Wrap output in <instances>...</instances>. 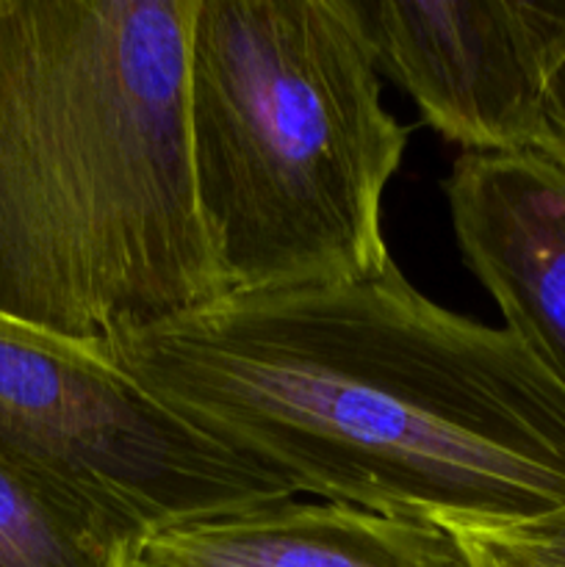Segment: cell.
Listing matches in <instances>:
<instances>
[{
	"mask_svg": "<svg viewBox=\"0 0 565 567\" xmlns=\"http://www.w3.org/2000/svg\"><path fill=\"white\" fill-rule=\"evenodd\" d=\"M109 352L297 493L438 526L565 509L563 382L507 327L421 297L393 258L222 297Z\"/></svg>",
	"mask_w": 565,
	"mask_h": 567,
	"instance_id": "obj_1",
	"label": "cell"
},
{
	"mask_svg": "<svg viewBox=\"0 0 565 567\" xmlns=\"http://www.w3.org/2000/svg\"><path fill=\"white\" fill-rule=\"evenodd\" d=\"M194 0H0V313L111 343L225 297L194 197Z\"/></svg>",
	"mask_w": 565,
	"mask_h": 567,
	"instance_id": "obj_2",
	"label": "cell"
},
{
	"mask_svg": "<svg viewBox=\"0 0 565 567\" xmlns=\"http://www.w3.org/2000/svg\"><path fill=\"white\" fill-rule=\"evenodd\" d=\"M186 131L225 297L391 258L380 205L410 127L382 109L352 0H194Z\"/></svg>",
	"mask_w": 565,
	"mask_h": 567,
	"instance_id": "obj_3",
	"label": "cell"
},
{
	"mask_svg": "<svg viewBox=\"0 0 565 567\" xmlns=\"http://www.w3.org/2000/svg\"><path fill=\"white\" fill-rule=\"evenodd\" d=\"M0 454L147 537L297 493L166 408L116 363L109 343L75 341L6 313Z\"/></svg>",
	"mask_w": 565,
	"mask_h": 567,
	"instance_id": "obj_4",
	"label": "cell"
},
{
	"mask_svg": "<svg viewBox=\"0 0 565 567\" xmlns=\"http://www.w3.org/2000/svg\"><path fill=\"white\" fill-rule=\"evenodd\" d=\"M380 78L465 153L532 150L565 0H352Z\"/></svg>",
	"mask_w": 565,
	"mask_h": 567,
	"instance_id": "obj_5",
	"label": "cell"
},
{
	"mask_svg": "<svg viewBox=\"0 0 565 567\" xmlns=\"http://www.w3.org/2000/svg\"><path fill=\"white\" fill-rule=\"evenodd\" d=\"M443 194L465 266L565 385V169L532 150L463 153Z\"/></svg>",
	"mask_w": 565,
	"mask_h": 567,
	"instance_id": "obj_6",
	"label": "cell"
},
{
	"mask_svg": "<svg viewBox=\"0 0 565 567\" xmlns=\"http://www.w3.org/2000/svg\"><path fill=\"white\" fill-rule=\"evenodd\" d=\"M136 567H471L449 529L336 502H271L153 532Z\"/></svg>",
	"mask_w": 565,
	"mask_h": 567,
	"instance_id": "obj_7",
	"label": "cell"
},
{
	"mask_svg": "<svg viewBox=\"0 0 565 567\" xmlns=\"http://www.w3.org/2000/svg\"><path fill=\"white\" fill-rule=\"evenodd\" d=\"M142 529L0 454V567H136Z\"/></svg>",
	"mask_w": 565,
	"mask_h": 567,
	"instance_id": "obj_8",
	"label": "cell"
},
{
	"mask_svg": "<svg viewBox=\"0 0 565 567\" xmlns=\"http://www.w3.org/2000/svg\"><path fill=\"white\" fill-rule=\"evenodd\" d=\"M471 567H565V509L513 524H443Z\"/></svg>",
	"mask_w": 565,
	"mask_h": 567,
	"instance_id": "obj_9",
	"label": "cell"
},
{
	"mask_svg": "<svg viewBox=\"0 0 565 567\" xmlns=\"http://www.w3.org/2000/svg\"><path fill=\"white\" fill-rule=\"evenodd\" d=\"M532 153L546 155L548 161L565 169V48L548 70L546 86H543L541 122H537Z\"/></svg>",
	"mask_w": 565,
	"mask_h": 567,
	"instance_id": "obj_10",
	"label": "cell"
}]
</instances>
